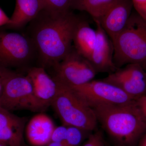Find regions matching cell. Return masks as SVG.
Here are the masks:
<instances>
[{"instance_id": "cell-1", "label": "cell", "mask_w": 146, "mask_h": 146, "mask_svg": "<svg viewBox=\"0 0 146 146\" xmlns=\"http://www.w3.org/2000/svg\"><path fill=\"white\" fill-rule=\"evenodd\" d=\"M79 17L72 11H42L31 21V35L43 68H54L70 52Z\"/></svg>"}, {"instance_id": "cell-2", "label": "cell", "mask_w": 146, "mask_h": 146, "mask_svg": "<svg viewBox=\"0 0 146 146\" xmlns=\"http://www.w3.org/2000/svg\"><path fill=\"white\" fill-rule=\"evenodd\" d=\"M97 120L111 137L123 145H133L146 131V119L136 100L93 108Z\"/></svg>"}, {"instance_id": "cell-3", "label": "cell", "mask_w": 146, "mask_h": 146, "mask_svg": "<svg viewBox=\"0 0 146 146\" xmlns=\"http://www.w3.org/2000/svg\"><path fill=\"white\" fill-rule=\"evenodd\" d=\"M113 62L119 69L131 63L146 65V21L135 11L113 42Z\"/></svg>"}, {"instance_id": "cell-4", "label": "cell", "mask_w": 146, "mask_h": 146, "mask_svg": "<svg viewBox=\"0 0 146 146\" xmlns=\"http://www.w3.org/2000/svg\"><path fill=\"white\" fill-rule=\"evenodd\" d=\"M0 78L3 87L1 107L11 112L23 110L39 112L46 110L35 96L31 81L27 74L0 66Z\"/></svg>"}, {"instance_id": "cell-5", "label": "cell", "mask_w": 146, "mask_h": 146, "mask_svg": "<svg viewBox=\"0 0 146 146\" xmlns=\"http://www.w3.org/2000/svg\"><path fill=\"white\" fill-rule=\"evenodd\" d=\"M54 80L57 91L51 106L63 124L88 132L94 130L98 120L94 109L82 101L69 86Z\"/></svg>"}, {"instance_id": "cell-6", "label": "cell", "mask_w": 146, "mask_h": 146, "mask_svg": "<svg viewBox=\"0 0 146 146\" xmlns=\"http://www.w3.org/2000/svg\"><path fill=\"white\" fill-rule=\"evenodd\" d=\"M36 54L29 36L0 29V66L5 68L23 66Z\"/></svg>"}, {"instance_id": "cell-7", "label": "cell", "mask_w": 146, "mask_h": 146, "mask_svg": "<svg viewBox=\"0 0 146 146\" xmlns=\"http://www.w3.org/2000/svg\"><path fill=\"white\" fill-rule=\"evenodd\" d=\"M69 87L82 101L93 109L102 105L124 104L137 100L103 80H93L82 85Z\"/></svg>"}, {"instance_id": "cell-8", "label": "cell", "mask_w": 146, "mask_h": 146, "mask_svg": "<svg viewBox=\"0 0 146 146\" xmlns=\"http://www.w3.org/2000/svg\"><path fill=\"white\" fill-rule=\"evenodd\" d=\"M54 78L69 86H78L94 80L97 73L88 59L72 46L70 52L53 68Z\"/></svg>"}, {"instance_id": "cell-9", "label": "cell", "mask_w": 146, "mask_h": 146, "mask_svg": "<svg viewBox=\"0 0 146 146\" xmlns=\"http://www.w3.org/2000/svg\"><path fill=\"white\" fill-rule=\"evenodd\" d=\"M135 99L146 95V72L140 64L131 63L119 68L102 80Z\"/></svg>"}, {"instance_id": "cell-10", "label": "cell", "mask_w": 146, "mask_h": 146, "mask_svg": "<svg viewBox=\"0 0 146 146\" xmlns=\"http://www.w3.org/2000/svg\"><path fill=\"white\" fill-rule=\"evenodd\" d=\"M96 25L97 40L89 61L97 73L113 72L117 70L113 62V42L99 22Z\"/></svg>"}, {"instance_id": "cell-11", "label": "cell", "mask_w": 146, "mask_h": 146, "mask_svg": "<svg viewBox=\"0 0 146 146\" xmlns=\"http://www.w3.org/2000/svg\"><path fill=\"white\" fill-rule=\"evenodd\" d=\"M133 8L132 0H117L97 21L112 42L125 27Z\"/></svg>"}, {"instance_id": "cell-12", "label": "cell", "mask_w": 146, "mask_h": 146, "mask_svg": "<svg viewBox=\"0 0 146 146\" xmlns=\"http://www.w3.org/2000/svg\"><path fill=\"white\" fill-rule=\"evenodd\" d=\"M36 99L46 108L51 105L57 91L56 81L42 67H32L27 72Z\"/></svg>"}, {"instance_id": "cell-13", "label": "cell", "mask_w": 146, "mask_h": 146, "mask_svg": "<svg viewBox=\"0 0 146 146\" xmlns=\"http://www.w3.org/2000/svg\"><path fill=\"white\" fill-rule=\"evenodd\" d=\"M27 119L0 106V143L21 146Z\"/></svg>"}, {"instance_id": "cell-14", "label": "cell", "mask_w": 146, "mask_h": 146, "mask_svg": "<svg viewBox=\"0 0 146 146\" xmlns=\"http://www.w3.org/2000/svg\"><path fill=\"white\" fill-rule=\"evenodd\" d=\"M55 127L52 120L46 114L35 115L27 126L26 135L29 143L34 146H46L50 141Z\"/></svg>"}, {"instance_id": "cell-15", "label": "cell", "mask_w": 146, "mask_h": 146, "mask_svg": "<svg viewBox=\"0 0 146 146\" xmlns=\"http://www.w3.org/2000/svg\"><path fill=\"white\" fill-rule=\"evenodd\" d=\"M96 40V30L88 21L79 17L73 35V45L77 51L89 60Z\"/></svg>"}, {"instance_id": "cell-16", "label": "cell", "mask_w": 146, "mask_h": 146, "mask_svg": "<svg viewBox=\"0 0 146 146\" xmlns=\"http://www.w3.org/2000/svg\"><path fill=\"white\" fill-rule=\"evenodd\" d=\"M42 11L39 0H16L10 23L5 27L8 29L22 28L34 20Z\"/></svg>"}, {"instance_id": "cell-17", "label": "cell", "mask_w": 146, "mask_h": 146, "mask_svg": "<svg viewBox=\"0 0 146 146\" xmlns=\"http://www.w3.org/2000/svg\"><path fill=\"white\" fill-rule=\"evenodd\" d=\"M117 0H72L71 8L85 11L98 21Z\"/></svg>"}, {"instance_id": "cell-18", "label": "cell", "mask_w": 146, "mask_h": 146, "mask_svg": "<svg viewBox=\"0 0 146 146\" xmlns=\"http://www.w3.org/2000/svg\"><path fill=\"white\" fill-rule=\"evenodd\" d=\"M42 11L53 13H63L72 10V0H39Z\"/></svg>"}, {"instance_id": "cell-19", "label": "cell", "mask_w": 146, "mask_h": 146, "mask_svg": "<svg viewBox=\"0 0 146 146\" xmlns=\"http://www.w3.org/2000/svg\"><path fill=\"white\" fill-rule=\"evenodd\" d=\"M85 131L74 126H67V134L65 146H80L84 138Z\"/></svg>"}, {"instance_id": "cell-20", "label": "cell", "mask_w": 146, "mask_h": 146, "mask_svg": "<svg viewBox=\"0 0 146 146\" xmlns=\"http://www.w3.org/2000/svg\"><path fill=\"white\" fill-rule=\"evenodd\" d=\"M67 134V126L62 125L55 127L52 134L50 142L65 144Z\"/></svg>"}, {"instance_id": "cell-21", "label": "cell", "mask_w": 146, "mask_h": 146, "mask_svg": "<svg viewBox=\"0 0 146 146\" xmlns=\"http://www.w3.org/2000/svg\"><path fill=\"white\" fill-rule=\"evenodd\" d=\"M82 146H104L101 133L97 131L91 134Z\"/></svg>"}, {"instance_id": "cell-22", "label": "cell", "mask_w": 146, "mask_h": 146, "mask_svg": "<svg viewBox=\"0 0 146 146\" xmlns=\"http://www.w3.org/2000/svg\"><path fill=\"white\" fill-rule=\"evenodd\" d=\"M135 11L146 21V0H132Z\"/></svg>"}, {"instance_id": "cell-23", "label": "cell", "mask_w": 146, "mask_h": 146, "mask_svg": "<svg viewBox=\"0 0 146 146\" xmlns=\"http://www.w3.org/2000/svg\"><path fill=\"white\" fill-rule=\"evenodd\" d=\"M136 102L146 119V95L138 98Z\"/></svg>"}, {"instance_id": "cell-24", "label": "cell", "mask_w": 146, "mask_h": 146, "mask_svg": "<svg viewBox=\"0 0 146 146\" xmlns=\"http://www.w3.org/2000/svg\"><path fill=\"white\" fill-rule=\"evenodd\" d=\"M10 18L0 8V27L5 26L9 23Z\"/></svg>"}, {"instance_id": "cell-25", "label": "cell", "mask_w": 146, "mask_h": 146, "mask_svg": "<svg viewBox=\"0 0 146 146\" xmlns=\"http://www.w3.org/2000/svg\"><path fill=\"white\" fill-rule=\"evenodd\" d=\"M139 146H146V131L144 134L143 138H141Z\"/></svg>"}, {"instance_id": "cell-26", "label": "cell", "mask_w": 146, "mask_h": 146, "mask_svg": "<svg viewBox=\"0 0 146 146\" xmlns=\"http://www.w3.org/2000/svg\"><path fill=\"white\" fill-rule=\"evenodd\" d=\"M46 146H65L62 143H56V142H50Z\"/></svg>"}, {"instance_id": "cell-27", "label": "cell", "mask_w": 146, "mask_h": 146, "mask_svg": "<svg viewBox=\"0 0 146 146\" xmlns=\"http://www.w3.org/2000/svg\"><path fill=\"white\" fill-rule=\"evenodd\" d=\"M3 89L2 82L1 80V79L0 78V98H1V97L2 94Z\"/></svg>"}, {"instance_id": "cell-28", "label": "cell", "mask_w": 146, "mask_h": 146, "mask_svg": "<svg viewBox=\"0 0 146 146\" xmlns=\"http://www.w3.org/2000/svg\"><path fill=\"white\" fill-rule=\"evenodd\" d=\"M0 146H7L6 145H5V144L0 143Z\"/></svg>"}, {"instance_id": "cell-29", "label": "cell", "mask_w": 146, "mask_h": 146, "mask_svg": "<svg viewBox=\"0 0 146 146\" xmlns=\"http://www.w3.org/2000/svg\"><path fill=\"white\" fill-rule=\"evenodd\" d=\"M145 68H146V69H145V71H146V65L145 67Z\"/></svg>"}]
</instances>
